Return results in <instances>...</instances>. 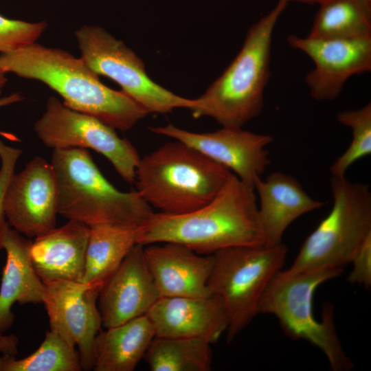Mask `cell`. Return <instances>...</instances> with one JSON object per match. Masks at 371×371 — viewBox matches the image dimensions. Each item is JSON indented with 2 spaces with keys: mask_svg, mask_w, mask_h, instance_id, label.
Listing matches in <instances>:
<instances>
[{
  "mask_svg": "<svg viewBox=\"0 0 371 371\" xmlns=\"http://www.w3.org/2000/svg\"><path fill=\"white\" fill-rule=\"evenodd\" d=\"M75 35L85 63L98 75L116 82L149 113H168L177 108L190 110L194 106V99L177 95L154 82L143 61L102 27L85 25Z\"/></svg>",
  "mask_w": 371,
  "mask_h": 371,
  "instance_id": "9c48e42d",
  "label": "cell"
},
{
  "mask_svg": "<svg viewBox=\"0 0 371 371\" xmlns=\"http://www.w3.org/2000/svg\"><path fill=\"white\" fill-rule=\"evenodd\" d=\"M333 206L306 238L291 271L335 269L343 271L365 238L371 234V191L366 183L346 176L330 180Z\"/></svg>",
  "mask_w": 371,
  "mask_h": 371,
  "instance_id": "52a82bcc",
  "label": "cell"
},
{
  "mask_svg": "<svg viewBox=\"0 0 371 371\" xmlns=\"http://www.w3.org/2000/svg\"><path fill=\"white\" fill-rule=\"evenodd\" d=\"M343 271L335 269L279 271L271 279L258 304V313L274 315L284 333L295 339H302L319 348L334 371L352 368L337 334L333 308H324L322 321L313 312V298L323 282Z\"/></svg>",
  "mask_w": 371,
  "mask_h": 371,
  "instance_id": "8992f818",
  "label": "cell"
},
{
  "mask_svg": "<svg viewBox=\"0 0 371 371\" xmlns=\"http://www.w3.org/2000/svg\"><path fill=\"white\" fill-rule=\"evenodd\" d=\"M23 100V97L20 93H18V92L12 93L9 95L0 98V107L21 102ZM0 134L2 136L9 139H13V140L18 139L14 135L9 133L0 131Z\"/></svg>",
  "mask_w": 371,
  "mask_h": 371,
  "instance_id": "4dcf8cb0",
  "label": "cell"
},
{
  "mask_svg": "<svg viewBox=\"0 0 371 371\" xmlns=\"http://www.w3.org/2000/svg\"><path fill=\"white\" fill-rule=\"evenodd\" d=\"M137 228L99 225L90 227L82 282L100 290L137 243Z\"/></svg>",
  "mask_w": 371,
  "mask_h": 371,
  "instance_id": "7402d4cb",
  "label": "cell"
},
{
  "mask_svg": "<svg viewBox=\"0 0 371 371\" xmlns=\"http://www.w3.org/2000/svg\"><path fill=\"white\" fill-rule=\"evenodd\" d=\"M288 1H297L306 3L321 5V4H322L323 3L326 2L328 0H288Z\"/></svg>",
  "mask_w": 371,
  "mask_h": 371,
  "instance_id": "d6a6232c",
  "label": "cell"
},
{
  "mask_svg": "<svg viewBox=\"0 0 371 371\" xmlns=\"http://www.w3.org/2000/svg\"><path fill=\"white\" fill-rule=\"evenodd\" d=\"M5 73L45 83L63 98V104L93 116L114 129L126 131L149 112L124 91L102 83L81 58L36 42L0 54Z\"/></svg>",
  "mask_w": 371,
  "mask_h": 371,
  "instance_id": "7a4b0ae2",
  "label": "cell"
},
{
  "mask_svg": "<svg viewBox=\"0 0 371 371\" xmlns=\"http://www.w3.org/2000/svg\"><path fill=\"white\" fill-rule=\"evenodd\" d=\"M338 121L349 127L352 139L346 150L330 168L331 176H346L348 169L357 161L371 154V104L337 114Z\"/></svg>",
  "mask_w": 371,
  "mask_h": 371,
  "instance_id": "484cf974",
  "label": "cell"
},
{
  "mask_svg": "<svg viewBox=\"0 0 371 371\" xmlns=\"http://www.w3.org/2000/svg\"><path fill=\"white\" fill-rule=\"evenodd\" d=\"M160 297L145 260L144 246L136 244L99 291L102 326L113 327L146 315Z\"/></svg>",
  "mask_w": 371,
  "mask_h": 371,
  "instance_id": "9a60e30c",
  "label": "cell"
},
{
  "mask_svg": "<svg viewBox=\"0 0 371 371\" xmlns=\"http://www.w3.org/2000/svg\"><path fill=\"white\" fill-rule=\"evenodd\" d=\"M150 129L192 147L226 167L254 188L271 163L269 152L266 148L273 142L269 135L255 133L242 127L227 126L213 132L199 133L171 124Z\"/></svg>",
  "mask_w": 371,
  "mask_h": 371,
  "instance_id": "8fae6325",
  "label": "cell"
},
{
  "mask_svg": "<svg viewBox=\"0 0 371 371\" xmlns=\"http://www.w3.org/2000/svg\"><path fill=\"white\" fill-rule=\"evenodd\" d=\"M8 224L20 234L36 238L56 227L58 187L51 163L34 157L19 173H14L4 196Z\"/></svg>",
  "mask_w": 371,
  "mask_h": 371,
  "instance_id": "5bb4252c",
  "label": "cell"
},
{
  "mask_svg": "<svg viewBox=\"0 0 371 371\" xmlns=\"http://www.w3.org/2000/svg\"><path fill=\"white\" fill-rule=\"evenodd\" d=\"M58 187V214L89 227L99 225L137 228L153 213L137 190L115 188L101 173L89 151L53 150L50 161Z\"/></svg>",
  "mask_w": 371,
  "mask_h": 371,
  "instance_id": "277c9868",
  "label": "cell"
},
{
  "mask_svg": "<svg viewBox=\"0 0 371 371\" xmlns=\"http://www.w3.org/2000/svg\"><path fill=\"white\" fill-rule=\"evenodd\" d=\"M43 304L50 329L77 347L82 370L94 366V342L102 330L98 306L100 289L82 282H43Z\"/></svg>",
  "mask_w": 371,
  "mask_h": 371,
  "instance_id": "7c38bea8",
  "label": "cell"
},
{
  "mask_svg": "<svg viewBox=\"0 0 371 371\" xmlns=\"http://www.w3.org/2000/svg\"><path fill=\"white\" fill-rule=\"evenodd\" d=\"M210 344L200 338L155 336L144 358L151 371H210Z\"/></svg>",
  "mask_w": 371,
  "mask_h": 371,
  "instance_id": "cb8c5ba5",
  "label": "cell"
},
{
  "mask_svg": "<svg viewBox=\"0 0 371 371\" xmlns=\"http://www.w3.org/2000/svg\"><path fill=\"white\" fill-rule=\"evenodd\" d=\"M146 246L145 260L161 297H200L212 293L207 281L212 254H199L175 243Z\"/></svg>",
  "mask_w": 371,
  "mask_h": 371,
  "instance_id": "e0dca14e",
  "label": "cell"
},
{
  "mask_svg": "<svg viewBox=\"0 0 371 371\" xmlns=\"http://www.w3.org/2000/svg\"><path fill=\"white\" fill-rule=\"evenodd\" d=\"M254 190L265 245L281 243L294 221L325 204L309 196L293 177L281 172L259 179Z\"/></svg>",
  "mask_w": 371,
  "mask_h": 371,
  "instance_id": "d6986e66",
  "label": "cell"
},
{
  "mask_svg": "<svg viewBox=\"0 0 371 371\" xmlns=\"http://www.w3.org/2000/svg\"><path fill=\"white\" fill-rule=\"evenodd\" d=\"M5 74L3 71L0 69V95L1 93V90L6 84L8 79L5 76Z\"/></svg>",
  "mask_w": 371,
  "mask_h": 371,
  "instance_id": "1f68e13d",
  "label": "cell"
},
{
  "mask_svg": "<svg viewBox=\"0 0 371 371\" xmlns=\"http://www.w3.org/2000/svg\"><path fill=\"white\" fill-rule=\"evenodd\" d=\"M47 27L43 21L30 23L6 18L0 14V52L5 53L32 43Z\"/></svg>",
  "mask_w": 371,
  "mask_h": 371,
  "instance_id": "4316f807",
  "label": "cell"
},
{
  "mask_svg": "<svg viewBox=\"0 0 371 371\" xmlns=\"http://www.w3.org/2000/svg\"><path fill=\"white\" fill-rule=\"evenodd\" d=\"M32 241L23 237L5 221L0 228V249L5 263L0 284V333L12 326L15 303L43 304L44 282L36 273L30 256Z\"/></svg>",
  "mask_w": 371,
  "mask_h": 371,
  "instance_id": "ac0fdd59",
  "label": "cell"
},
{
  "mask_svg": "<svg viewBox=\"0 0 371 371\" xmlns=\"http://www.w3.org/2000/svg\"><path fill=\"white\" fill-rule=\"evenodd\" d=\"M307 36L356 38L371 36V0H328L319 5Z\"/></svg>",
  "mask_w": 371,
  "mask_h": 371,
  "instance_id": "603a6c76",
  "label": "cell"
},
{
  "mask_svg": "<svg viewBox=\"0 0 371 371\" xmlns=\"http://www.w3.org/2000/svg\"><path fill=\"white\" fill-rule=\"evenodd\" d=\"M78 350L56 330L46 333L40 346L31 355L16 359L0 355V371H80Z\"/></svg>",
  "mask_w": 371,
  "mask_h": 371,
  "instance_id": "d4e9b609",
  "label": "cell"
},
{
  "mask_svg": "<svg viewBox=\"0 0 371 371\" xmlns=\"http://www.w3.org/2000/svg\"><path fill=\"white\" fill-rule=\"evenodd\" d=\"M231 173L224 166L174 139L141 157L134 183L153 208L164 214H182L212 201Z\"/></svg>",
  "mask_w": 371,
  "mask_h": 371,
  "instance_id": "5b68a950",
  "label": "cell"
},
{
  "mask_svg": "<svg viewBox=\"0 0 371 371\" xmlns=\"http://www.w3.org/2000/svg\"><path fill=\"white\" fill-rule=\"evenodd\" d=\"M89 234L88 225L69 221L32 241L31 259L43 282L82 281Z\"/></svg>",
  "mask_w": 371,
  "mask_h": 371,
  "instance_id": "ffe728a7",
  "label": "cell"
},
{
  "mask_svg": "<svg viewBox=\"0 0 371 371\" xmlns=\"http://www.w3.org/2000/svg\"><path fill=\"white\" fill-rule=\"evenodd\" d=\"M19 339L13 334L0 333V352L3 355H16L18 352Z\"/></svg>",
  "mask_w": 371,
  "mask_h": 371,
  "instance_id": "f546056e",
  "label": "cell"
},
{
  "mask_svg": "<svg viewBox=\"0 0 371 371\" xmlns=\"http://www.w3.org/2000/svg\"><path fill=\"white\" fill-rule=\"evenodd\" d=\"M287 42L314 63L315 67L307 74L305 82L316 100L335 99L348 78L371 70V36L317 38L291 34Z\"/></svg>",
  "mask_w": 371,
  "mask_h": 371,
  "instance_id": "4fadbf2b",
  "label": "cell"
},
{
  "mask_svg": "<svg viewBox=\"0 0 371 371\" xmlns=\"http://www.w3.org/2000/svg\"><path fill=\"white\" fill-rule=\"evenodd\" d=\"M350 263L352 269L347 280L368 289L371 286V234L359 245Z\"/></svg>",
  "mask_w": 371,
  "mask_h": 371,
  "instance_id": "83f0119b",
  "label": "cell"
},
{
  "mask_svg": "<svg viewBox=\"0 0 371 371\" xmlns=\"http://www.w3.org/2000/svg\"><path fill=\"white\" fill-rule=\"evenodd\" d=\"M287 252V247L281 243L235 246L212 254L207 286L226 308L228 342L258 314L260 298L271 279L282 269Z\"/></svg>",
  "mask_w": 371,
  "mask_h": 371,
  "instance_id": "ba28073f",
  "label": "cell"
},
{
  "mask_svg": "<svg viewBox=\"0 0 371 371\" xmlns=\"http://www.w3.org/2000/svg\"><path fill=\"white\" fill-rule=\"evenodd\" d=\"M155 337L146 315L100 330L94 342L95 371H133Z\"/></svg>",
  "mask_w": 371,
  "mask_h": 371,
  "instance_id": "44dd1931",
  "label": "cell"
},
{
  "mask_svg": "<svg viewBox=\"0 0 371 371\" xmlns=\"http://www.w3.org/2000/svg\"><path fill=\"white\" fill-rule=\"evenodd\" d=\"M175 243L210 255L235 246L265 245L254 188L231 173L218 194L182 214L153 213L137 229V243Z\"/></svg>",
  "mask_w": 371,
  "mask_h": 371,
  "instance_id": "6da1fadb",
  "label": "cell"
},
{
  "mask_svg": "<svg viewBox=\"0 0 371 371\" xmlns=\"http://www.w3.org/2000/svg\"><path fill=\"white\" fill-rule=\"evenodd\" d=\"M155 336L193 337L216 342L227 330L229 319L222 300L205 297H161L146 314Z\"/></svg>",
  "mask_w": 371,
  "mask_h": 371,
  "instance_id": "2e32d148",
  "label": "cell"
},
{
  "mask_svg": "<svg viewBox=\"0 0 371 371\" xmlns=\"http://www.w3.org/2000/svg\"><path fill=\"white\" fill-rule=\"evenodd\" d=\"M34 131L49 148H91L102 155L124 181L133 183L140 156L126 138L98 119L65 106L49 97L45 111L34 123Z\"/></svg>",
  "mask_w": 371,
  "mask_h": 371,
  "instance_id": "30bf717a",
  "label": "cell"
},
{
  "mask_svg": "<svg viewBox=\"0 0 371 371\" xmlns=\"http://www.w3.org/2000/svg\"><path fill=\"white\" fill-rule=\"evenodd\" d=\"M21 154L20 148L8 146L0 140V228L5 221V193L11 177L15 173L16 162Z\"/></svg>",
  "mask_w": 371,
  "mask_h": 371,
  "instance_id": "f1b7e54d",
  "label": "cell"
},
{
  "mask_svg": "<svg viewBox=\"0 0 371 371\" xmlns=\"http://www.w3.org/2000/svg\"><path fill=\"white\" fill-rule=\"evenodd\" d=\"M288 3L279 0L250 27L232 62L202 95L194 99L190 109L194 117L207 116L222 126L242 127L261 113L270 76L273 33Z\"/></svg>",
  "mask_w": 371,
  "mask_h": 371,
  "instance_id": "3957f363",
  "label": "cell"
}]
</instances>
